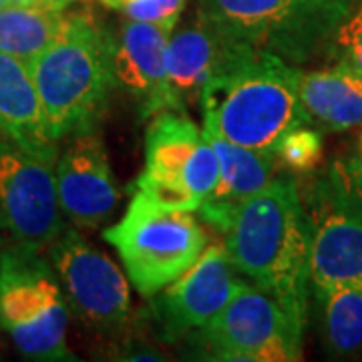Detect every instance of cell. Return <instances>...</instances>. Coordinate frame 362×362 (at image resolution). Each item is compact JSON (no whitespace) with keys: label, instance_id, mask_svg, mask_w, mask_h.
Wrapping results in <instances>:
<instances>
[{"label":"cell","instance_id":"cell-1","mask_svg":"<svg viewBox=\"0 0 362 362\" xmlns=\"http://www.w3.org/2000/svg\"><path fill=\"white\" fill-rule=\"evenodd\" d=\"M238 274L304 330L310 292V220L292 180H272L216 226Z\"/></svg>","mask_w":362,"mask_h":362},{"label":"cell","instance_id":"cell-2","mask_svg":"<svg viewBox=\"0 0 362 362\" xmlns=\"http://www.w3.org/2000/svg\"><path fill=\"white\" fill-rule=\"evenodd\" d=\"M26 66L52 143L95 131L117 87L109 33L87 14H66L61 33Z\"/></svg>","mask_w":362,"mask_h":362},{"label":"cell","instance_id":"cell-3","mask_svg":"<svg viewBox=\"0 0 362 362\" xmlns=\"http://www.w3.org/2000/svg\"><path fill=\"white\" fill-rule=\"evenodd\" d=\"M296 75L298 66L252 49L204 87V123L235 145L276 153L288 133L310 125L298 97Z\"/></svg>","mask_w":362,"mask_h":362},{"label":"cell","instance_id":"cell-4","mask_svg":"<svg viewBox=\"0 0 362 362\" xmlns=\"http://www.w3.org/2000/svg\"><path fill=\"white\" fill-rule=\"evenodd\" d=\"M352 0H199V16L254 51L302 65L328 49Z\"/></svg>","mask_w":362,"mask_h":362},{"label":"cell","instance_id":"cell-5","mask_svg":"<svg viewBox=\"0 0 362 362\" xmlns=\"http://www.w3.org/2000/svg\"><path fill=\"white\" fill-rule=\"evenodd\" d=\"M69 302L40 250L11 244L0 254V328L30 361H75L66 344Z\"/></svg>","mask_w":362,"mask_h":362},{"label":"cell","instance_id":"cell-6","mask_svg":"<svg viewBox=\"0 0 362 362\" xmlns=\"http://www.w3.org/2000/svg\"><path fill=\"white\" fill-rule=\"evenodd\" d=\"M103 238L117 250L131 286L145 298L192 268L207 246V233L192 211L161 206L139 189Z\"/></svg>","mask_w":362,"mask_h":362},{"label":"cell","instance_id":"cell-7","mask_svg":"<svg viewBox=\"0 0 362 362\" xmlns=\"http://www.w3.org/2000/svg\"><path fill=\"white\" fill-rule=\"evenodd\" d=\"M220 180V161L183 111H161L145 135V168L137 189L161 206L197 211Z\"/></svg>","mask_w":362,"mask_h":362},{"label":"cell","instance_id":"cell-8","mask_svg":"<svg viewBox=\"0 0 362 362\" xmlns=\"http://www.w3.org/2000/svg\"><path fill=\"white\" fill-rule=\"evenodd\" d=\"M304 330L266 292L244 282L226 308L195 330L214 361L296 362L302 358Z\"/></svg>","mask_w":362,"mask_h":362},{"label":"cell","instance_id":"cell-9","mask_svg":"<svg viewBox=\"0 0 362 362\" xmlns=\"http://www.w3.org/2000/svg\"><path fill=\"white\" fill-rule=\"evenodd\" d=\"M59 151L37 153L0 135V235L45 250L63 232L54 161Z\"/></svg>","mask_w":362,"mask_h":362},{"label":"cell","instance_id":"cell-10","mask_svg":"<svg viewBox=\"0 0 362 362\" xmlns=\"http://www.w3.org/2000/svg\"><path fill=\"white\" fill-rule=\"evenodd\" d=\"M49 262L63 286L66 302L83 322L97 330H117L127 322L131 294L125 276L78 230H63L52 240Z\"/></svg>","mask_w":362,"mask_h":362},{"label":"cell","instance_id":"cell-11","mask_svg":"<svg viewBox=\"0 0 362 362\" xmlns=\"http://www.w3.org/2000/svg\"><path fill=\"white\" fill-rule=\"evenodd\" d=\"M244 282L223 244H207L192 268L157 292V316L169 337L195 332L226 308Z\"/></svg>","mask_w":362,"mask_h":362},{"label":"cell","instance_id":"cell-12","mask_svg":"<svg viewBox=\"0 0 362 362\" xmlns=\"http://www.w3.org/2000/svg\"><path fill=\"white\" fill-rule=\"evenodd\" d=\"M57 195L63 216L81 230H93L111 218L119 202L115 175L101 137L75 135L54 161Z\"/></svg>","mask_w":362,"mask_h":362},{"label":"cell","instance_id":"cell-13","mask_svg":"<svg viewBox=\"0 0 362 362\" xmlns=\"http://www.w3.org/2000/svg\"><path fill=\"white\" fill-rule=\"evenodd\" d=\"M310 286L322 292L332 286L362 290V218L342 206L320 181L312 195Z\"/></svg>","mask_w":362,"mask_h":362},{"label":"cell","instance_id":"cell-14","mask_svg":"<svg viewBox=\"0 0 362 362\" xmlns=\"http://www.w3.org/2000/svg\"><path fill=\"white\" fill-rule=\"evenodd\" d=\"M169 30L157 25L125 18L113 39V65L117 85L137 99L141 117L161 111H183L168 77Z\"/></svg>","mask_w":362,"mask_h":362},{"label":"cell","instance_id":"cell-15","mask_svg":"<svg viewBox=\"0 0 362 362\" xmlns=\"http://www.w3.org/2000/svg\"><path fill=\"white\" fill-rule=\"evenodd\" d=\"M250 47L226 37L204 16L180 30L173 28L168 40L169 85L183 107L192 99H199L202 90L214 78L238 65Z\"/></svg>","mask_w":362,"mask_h":362},{"label":"cell","instance_id":"cell-16","mask_svg":"<svg viewBox=\"0 0 362 362\" xmlns=\"http://www.w3.org/2000/svg\"><path fill=\"white\" fill-rule=\"evenodd\" d=\"M204 133L220 161V180L197 214L214 228L233 207L274 180V153H262L228 141L204 123Z\"/></svg>","mask_w":362,"mask_h":362},{"label":"cell","instance_id":"cell-17","mask_svg":"<svg viewBox=\"0 0 362 362\" xmlns=\"http://www.w3.org/2000/svg\"><path fill=\"white\" fill-rule=\"evenodd\" d=\"M0 135L28 151H59L49 139L28 66L6 52H0Z\"/></svg>","mask_w":362,"mask_h":362},{"label":"cell","instance_id":"cell-18","mask_svg":"<svg viewBox=\"0 0 362 362\" xmlns=\"http://www.w3.org/2000/svg\"><path fill=\"white\" fill-rule=\"evenodd\" d=\"M300 103L310 121L330 131H349L362 125V75L334 65L324 71H300L296 75Z\"/></svg>","mask_w":362,"mask_h":362},{"label":"cell","instance_id":"cell-19","mask_svg":"<svg viewBox=\"0 0 362 362\" xmlns=\"http://www.w3.org/2000/svg\"><path fill=\"white\" fill-rule=\"evenodd\" d=\"M66 13L28 6L0 8V52L33 61L65 25Z\"/></svg>","mask_w":362,"mask_h":362},{"label":"cell","instance_id":"cell-20","mask_svg":"<svg viewBox=\"0 0 362 362\" xmlns=\"http://www.w3.org/2000/svg\"><path fill=\"white\" fill-rule=\"evenodd\" d=\"M322 302L324 330L332 352L356 354L362 350V290L354 286H332L316 292Z\"/></svg>","mask_w":362,"mask_h":362},{"label":"cell","instance_id":"cell-21","mask_svg":"<svg viewBox=\"0 0 362 362\" xmlns=\"http://www.w3.org/2000/svg\"><path fill=\"white\" fill-rule=\"evenodd\" d=\"M324 187L337 197L342 206L352 209L362 218V153L337 159L326 177Z\"/></svg>","mask_w":362,"mask_h":362},{"label":"cell","instance_id":"cell-22","mask_svg":"<svg viewBox=\"0 0 362 362\" xmlns=\"http://www.w3.org/2000/svg\"><path fill=\"white\" fill-rule=\"evenodd\" d=\"M328 51L332 52L337 65L362 75V4L356 11H350L340 23L328 42Z\"/></svg>","mask_w":362,"mask_h":362},{"label":"cell","instance_id":"cell-23","mask_svg":"<svg viewBox=\"0 0 362 362\" xmlns=\"http://www.w3.org/2000/svg\"><path fill=\"white\" fill-rule=\"evenodd\" d=\"M185 2L187 0H129L119 8V13H123L125 18L131 21L157 25L173 33L185 8Z\"/></svg>","mask_w":362,"mask_h":362},{"label":"cell","instance_id":"cell-24","mask_svg":"<svg viewBox=\"0 0 362 362\" xmlns=\"http://www.w3.org/2000/svg\"><path fill=\"white\" fill-rule=\"evenodd\" d=\"M320 149H322L320 135L314 129L300 127L286 135L274 156L280 157L290 168L310 169L320 156Z\"/></svg>","mask_w":362,"mask_h":362},{"label":"cell","instance_id":"cell-25","mask_svg":"<svg viewBox=\"0 0 362 362\" xmlns=\"http://www.w3.org/2000/svg\"><path fill=\"white\" fill-rule=\"evenodd\" d=\"M77 0H6L11 6H28V8H45V11H66Z\"/></svg>","mask_w":362,"mask_h":362},{"label":"cell","instance_id":"cell-26","mask_svg":"<svg viewBox=\"0 0 362 362\" xmlns=\"http://www.w3.org/2000/svg\"><path fill=\"white\" fill-rule=\"evenodd\" d=\"M125 2H129V0H103V4L111 6V8H115V11H119Z\"/></svg>","mask_w":362,"mask_h":362},{"label":"cell","instance_id":"cell-27","mask_svg":"<svg viewBox=\"0 0 362 362\" xmlns=\"http://www.w3.org/2000/svg\"><path fill=\"white\" fill-rule=\"evenodd\" d=\"M4 6H8V4H6V0H0V8H4Z\"/></svg>","mask_w":362,"mask_h":362},{"label":"cell","instance_id":"cell-28","mask_svg":"<svg viewBox=\"0 0 362 362\" xmlns=\"http://www.w3.org/2000/svg\"><path fill=\"white\" fill-rule=\"evenodd\" d=\"M358 151H361V153H362V135H361V149H358Z\"/></svg>","mask_w":362,"mask_h":362}]
</instances>
